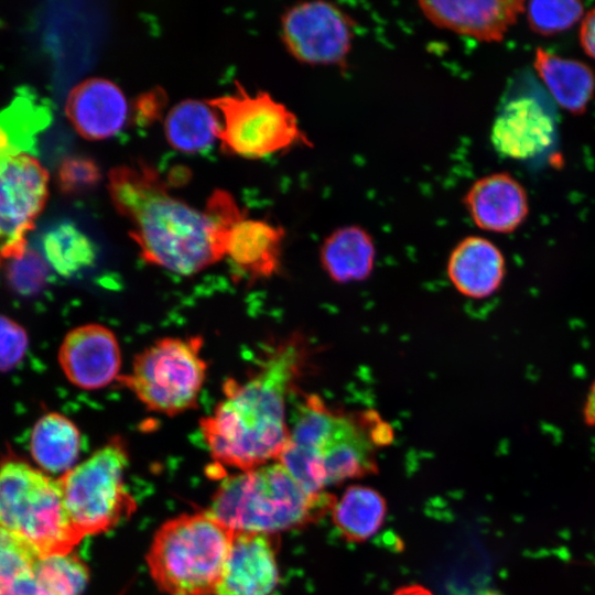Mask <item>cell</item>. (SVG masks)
<instances>
[{"instance_id": "e0dca14e", "label": "cell", "mask_w": 595, "mask_h": 595, "mask_svg": "<svg viewBox=\"0 0 595 595\" xmlns=\"http://www.w3.org/2000/svg\"><path fill=\"white\" fill-rule=\"evenodd\" d=\"M463 203L478 228L497 234L515 231L529 213L526 190L507 172L475 181Z\"/></svg>"}, {"instance_id": "7402d4cb", "label": "cell", "mask_w": 595, "mask_h": 595, "mask_svg": "<svg viewBox=\"0 0 595 595\" xmlns=\"http://www.w3.org/2000/svg\"><path fill=\"white\" fill-rule=\"evenodd\" d=\"M51 117L47 102L33 90L22 88L0 111V159L31 154L36 136L48 126Z\"/></svg>"}, {"instance_id": "d6a6232c", "label": "cell", "mask_w": 595, "mask_h": 595, "mask_svg": "<svg viewBox=\"0 0 595 595\" xmlns=\"http://www.w3.org/2000/svg\"><path fill=\"white\" fill-rule=\"evenodd\" d=\"M0 595H52L28 573L0 589Z\"/></svg>"}, {"instance_id": "f1b7e54d", "label": "cell", "mask_w": 595, "mask_h": 595, "mask_svg": "<svg viewBox=\"0 0 595 595\" xmlns=\"http://www.w3.org/2000/svg\"><path fill=\"white\" fill-rule=\"evenodd\" d=\"M100 180V167L91 158L72 155L60 163L57 183L64 194H83L98 185Z\"/></svg>"}, {"instance_id": "30bf717a", "label": "cell", "mask_w": 595, "mask_h": 595, "mask_svg": "<svg viewBox=\"0 0 595 595\" xmlns=\"http://www.w3.org/2000/svg\"><path fill=\"white\" fill-rule=\"evenodd\" d=\"M281 37L288 52L303 64L342 66L351 51L354 22L334 3L302 2L282 15Z\"/></svg>"}, {"instance_id": "4316f807", "label": "cell", "mask_w": 595, "mask_h": 595, "mask_svg": "<svg viewBox=\"0 0 595 595\" xmlns=\"http://www.w3.org/2000/svg\"><path fill=\"white\" fill-rule=\"evenodd\" d=\"M32 575L52 595H80L88 582L85 563L69 553L39 556Z\"/></svg>"}, {"instance_id": "d590c367", "label": "cell", "mask_w": 595, "mask_h": 595, "mask_svg": "<svg viewBox=\"0 0 595 595\" xmlns=\"http://www.w3.org/2000/svg\"><path fill=\"white\" fill-rule=\"evenodd\" d=\"M391 595H433L430 589L426 587L419 585V584H411L405 585L397 591H394Z\"/></svg>"}, {"instance_id": "8d00e7d4", "label": "cell", "mask_w": 595, "mask_h": 595, "mask_svg": "<svg viewBox=\"0 0 595 595\" xmlns=\"http://www.w3.org/2000/svg\"><path fill=\"white\" fill-rule=\"evenodd\" d=\"M9 161L10 160L0 159V174L4 171Z\"/></svg>"}, {"instance_id": "7a4b0ae2", "label": "cell", "mask_w": 595, "mask_h": 595, "mask_svg": "<svg viewBox=\"0 0 595 595\" xmlns=\"http://www.w3.org/2000/svg\"><path fill=\"white\" fill-rule=\"evenodd\" d=\"M304 343L290 338L244 381L227 379L223 400L199 426L213 458L244 470L279 459L290 434L286 396L302 369Z\"/></svg>"}, {"instance_id": "1f68e13d", "label": "cell", "mask_w": 595, "mask_h": 595, "mask_svg": "<svg viewBox=\"0 0 595 595\" xmlns=\"http://www.w3.org/2000/svg\"><path fill=\"white\" fill-rule=\"evenodd\" d=\"M167 105V95L161 87L140 94L132 104V120L139 127H150L162 120Z\"/></svg>"}, {"instance_id": "2e32d148", "label": "cell", "mask_w": 595, "mask_h": 595, "mask_svg": "<svg viewBox=\"0 0 595 595\" xmlns=\"http://www.w3.org/2000/svg\"><path fill=\"white\" fill-rule=\"evenodd\" d=\"M65 112L79 136L99 141L113 137L123 128L129 107L119 86L109 79L93 77L69 91Z\"/></svg>"}, {"instance_id": "ffe728a7", "label": "cell", "mask_w": 595, "mask_h": 595, "mask_svg": "<svg viewBox=\"0 0 595 595\" xmlns=\"http://www.w3.org/2000/svg\"><path fill=\"white\" fill-rule=\"evenodd\" d=\"M533 66L560 107L572 115L586 111L595 93V74L587 64L539 47Z\"/></svg>"}, {"instance_id": "5bb4252c", "label": "cell", "mask_w": 595, "mask_h": 595, "mask_svg": "<svg viewBox=\"0 0 595 595\" xmlns=\"http://www.w3.org/2000/svg\"><path fill=\"white\" fill-rule=\"evenodd\" d=\"M435 26L480 42H500L524 11L518 0H445L418 2Z\"/></svg>"}, {"instance_id": "4fadbf2b", "label": "cell", "mask_w": 595, "mask_h": 595, "mask_svg": "<svg viewBox=\"0 0 595 595\" xmlns=\"http://www.w3.org/2000/svg\"><path fill=\"white\" fill-rule=\"evenodd\" d=\"M66 378L86 390L108 386L118 376L121 353L115 334L104 325L87 324L67 333L58 349Z\"/></svg>"}, {"instance_id": "44dd1931", "label": "cell", "mask_w": 595, "mask_h": 595, "mask_svg": "<svg viewBox=\"0 0 595 595\" xmlns=\"http://www.w3.org/2000/svg\"><path fill=\"white\" fill-rule=\"evenodd\" d=\"M375 259L374 239L358 225L337 228L320 248L322 269L336 283L365 281L374 270Z\"/></svg>"}, {"instance_id": "5b68a950", "label": "cell", "mask_w": 595, "mask_h": 595, "mask_svg": "<svg viewBox=\"0 0 595 595\" xmlns=\"http://www.w3.org/2000/svg\"><path fill=\"white\" fill-rule=\"evenodd\" d=\"M232 538L209 511L166 521L147 555L155 584L169 595H216Z\"/></svg>"}, {"instance_id": "83f0119b", "label": "cell", "mask_w": 595, "mask_h": 595, "mask_svg": "<svg viewBox=\"0 0 595 595\" xmlns=\"http://www.w3.org/2000/svg\"><path fill=\"white\" fill-rule=\"evenodd\" d=\"M524 11L536 34L552 36L572 28L582 18L584 7L575 0H538L529 2Z\"/></svg>"}, {"instance_id": "d4e9b609", "label": "cell", "mask_w": 595, "mask_h": 595, "mask_svg": "<svg viewBox=\"0 0 595 595\" xmlns=\"http://www.w3.org/2000/svg\"><path fill=\"white\" fill-rule=\"evenodd\" d=\"M331 513L336 529L345 540L364 542L382 527L387 505L377 490L354 485L347 487L339 500H336Z\"/></svg>"}, {"instance_id": "7c38bea8", "label": "cell", "mask_w": 595, "mask_h": 595, "mask_svg": "<svg viewBox=\"0 0 595 595\" xmlns=\"http://www.w3.org/2000/svg\"><path fill=\"white\" fill-rule=\"evenodd\" d=\"M556 123L550 108L530 94L509 98L499 109L490 133L495 150L513 160H529L554 142Z\"/></svg>"}, {"instance_id": "ba28073f", "label": "cell", "mask_w": 595, "mask_h": 595, "mask_svg": "<svg viewBox=\"0 0 595 595\" xmlns=\"http://www.w3.org/2000/svg\"><path fill=\"white\" fill-rule=\"evenodd\" d=\"M202 346L201 336L161 338L119 379L151 411L174 415L194 409L207 371Z\"/></svg>"}, {"instance_id": "8fae6325", "label": "cell", "mask_w": 595, "mask_h": 595, "mask_svg": "<svg viewBox=\"0 0 595 595\" xmlns=\"http://www.w3.org/2000/svg\"><path fill=\"white\" fill-rule=\"evenodd\" d=\"M48 196V174L31 154L12 158L0 174V259L24 251L25 235Z\"/></svg>"}, {"instance_id": "603a6c76", "label": "cell", "mask_w": 595, "mask_h": 595, "mask_svg": "<svg viewBox=\"0 0 595 595\" xmlns=\"http://www.w3.org/2000/svg\"><path fill=\"white\" fill-rule=\"evenodd\" d=\"M82 448L77 426L65 415L46 413L34 424L30 452L39 466L52 473L69 470Z\"/></svg>"}, {"instance_id": "836d02e7", "label": "cell", "mask_w": 595, "mask_h": 595, "mask_svg": "<svg viewBox=\"0 0 595 595\" xmlns=\"http://www.w3.org/2000/svg\"><path fill=\"white\" fill-rule=\"evenodd\" d=\"M580 43L584 52L595 60V8L589 10L581 22Z\"/></svg>"}, {"instance_id": "ac0fdd59", "label": "cell", "mask_w": 595, "mask_h": 595, "mask_svg": "<svg viewBox=\"0 0 595 595\" xmlns=\"http://www.w3.org/2000/svg\"><path fill=\"white\" fill-rule=\"evenodd\" d=\"M506 274V261L500 249L490 240L469 236L452 250L447 275L464 296L475 300L491 296Z\"/></svg>"}, {"instance_id": "6da1fadb", "label": "cell", "mask_w": 595, "mask_h": 595, "mask_svg": "<svg viewBox=\"0 0 595 595\" xmlns=\"http://www.w3.org/2000/svg\"><path fill=\"white\" fill-rule=\"evenodd\" d=\"M108 191L148 263L191 275L226 257L228 232L205 210L172 195L170 183L148 163L111 169Z\"/></svg>"}, {"instance_id": "52a82bcc", "label": "cell", "mask_w": 595, "mask_h": 595, "mask_svg": "<svg viewBox=\"0 0 595 595\" xmlns=\"http://www.w3.org/2000/svg\"><path fill=\"white\" fill-rule=\"evenodd\" d=\"M128 461L125 441L113 436L58 478L67 515L83 538L116 527L136 510L123 482Z\"/></svg>"}, {"instance_id": "e575fe53", "label": "cell", "mask_w": 595, "mask_h": 595, "mask_svg": "<svg viewBox=\"0 0 595 595\" xmlns=\"http://www.w3.org/2000/svg\"><path fill=\"white\" fill-rule=\"evenodd\" d=\"M583 419L589 426H595V380L591 385L583 405Z\"/></svg>"}, {"instance_id": "cb8c5ba5", "label": "cell", "mask_w": 595, "mask_h": 595, "mask_svg": "<svg viewBox=\"0 0 595 595\" xmlns=\"http://www.w3.org/2000/svg\"><path fill=\"white\" fill-rule=\"evenodd\" d=\"M219 128L218 115L206 100H182L169 110L164 119L169 144L185 153L209 148L218 139Z\"/></svg>"}, {"instance_id": "277c9868", "label": "cell", "mask_w": 595, "mask_h": 595, "mask_svg": "<svg viewBox=\"0 0 595 595\" xmlns=\"http://www.w3.org/2000/svg\"><path fill=\"white\" fill-rule=\"evenodd\" d=\"M335 502L334 495L310 491L275 462L226 477L209 512L234 532L278 534L317 522Z\"/></svg>"}, {"instance_id": "4dcf8cb0", "label": "cell", "mask_w": 595, "mask_h": 595, "mask_svg": "<svg viewBox=\"0 0 595 595\" xmlns=\"http://www.w3.org/2000/svg\"><path fill=\"white\" fill-rule=\"evenodd\" d=\"M26 347L28 336L23 327L0 315V371L15 367L22 360Z\"/></svg>"}, {"instance_id": "9a60e30c", "label": "cell", "mask_w": 595, "mask_h": 595, "mask_svg": "<svg viewBox=\"0 0 595 595\" xmlns=\"http://www.w3.org/2000/svg\"><path fill=\"white\" fill-rule=\"evenodd\" d=\"M278 534L234 532L216 595H269L279 582Z\"/></svg>"}, {"instance_id": "d6986e66", "label": "cell", "mask_w": 595, "mask_h": 595, "mask_svg": "<svg viewBox=\"0 0 595 595\" xmlns=\"http://www.w3.org/2000/svg\"><path fill=\"white\" fill-rule=\"evenodd\" d=\"M284 229L245 215L229 230L226 256L250 280L267 279L279 271Z\"/></svg>"}, {"instance_id": "9c48e42d", "label": "cell", "mask_w": 595, "mask_h": 595, "mask_svg": "<svg viewBox=\"0 0 595 595\" xmlns=\"http://www.w3.org/2000/svg\"><path fill=\"white\" fill-rule=\"evenodd\" d=\"M235 94L206 99L219 118L224 152L260 159L296 144L312 145L296 116L266 91L250 95L236 83Z\"/></svg>"}, {"instance_id": "484cf974", "label": "cell", "mask_w": 595, "mask_h": 595, "mask_svg": "<svg viewBox=\"0 0 595 595\" xmlns=\"http://www.w3.org/2000/svg\"><path fill=\"white\" fill-rule=\"evenodd\" d=\"M45 260L63 277H72L91 267L97 257L93 240L72 223H61L42 239Z\"/></svg>"}, {"instance_id": "8992f818", "label": "cell", "mask_w": 595, "mask_h": 595, "mask_svg": "<svg viewBox=\"0 0 595 595\" xmlns=\"http://www.w3.org/2000/svg\"><path fill=\"white\" fill-rule=\"evenodd\" d=\"M0 529L37 556L69 553L83 538L67 515L58 479L17 458L0 465Z\"/></svg>"}, {"instance_id": "3957f363", "label": "cell", "mask_w": 595, "mask_h": 595, "mask_svg": "<svg viewBox=\"0 0 595 595\" xmlns=\"http://www.w3.org/2000/svg\"><path fill=\"white\" fill-rule=\"evenodd\" d=\"M392 441L389 424L375 412H344L320 397L304 398L279 462L306 489L378 472L377 452Z\"/></svg>"}, {"instance_id": "f546056e", "label": "cell", "mask_w": 595, "mask_h": 595, "mask_svg": "<svg viewBox=\"0 0 595 595\" xmlns=\"http://www.w3.org/2000/svg\"><path fill=\"white\" fill-rule=\"evenodd\" d=\"M37 558L30 548L0 529V589L31 573Z\"/></svg>"}]
</instances>
